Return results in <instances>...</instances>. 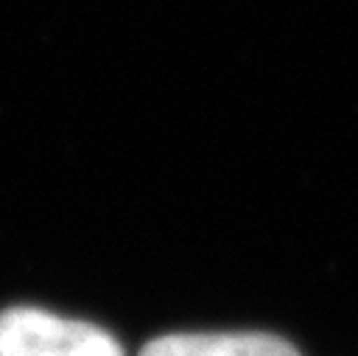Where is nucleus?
I'll return each mask as SVG.
<instances>
[{"mask_svg": "<svg viewBox=\"0 0 358 356\" xmlns=\"http://www.w3.org/2000/svg\"><path fill=\"white\" fill-rule=\"evenodd\" d=\"M0 356H123V348L92 322L17 306L0 314Z\"/></svg>", "mask_w": 358, "mask_h": 356, "instance_id": "1", "label": "nucleus"}, {"mask_svg": "<svg viewBox=\"0 0 358 356\" xmlns=\"http://www.w3.org/2000/svg\"><path fill=\"white\" fill-rule=\"evenodd\" d=\"M140 356H299L271 334H171L151 339Z\"/></svg>", "mask_w": 358, "mask_h": 356, "instance_id": "2", "label": "nucleus"}]
</instances>
